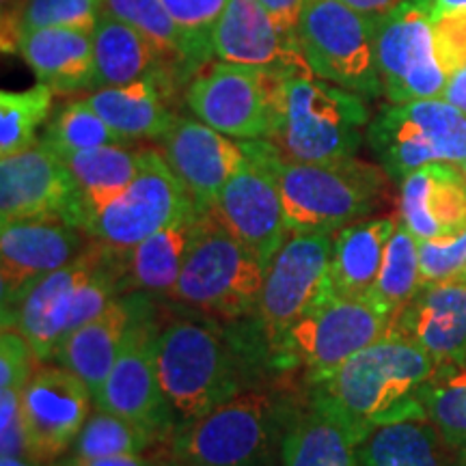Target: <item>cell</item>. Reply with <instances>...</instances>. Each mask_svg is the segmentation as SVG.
<instances>
[{"label": "cell", "mask_w": 466, "mask_h": 466, "mask_svg": "<svg viewBox=\"0 0 466 466\" xmlns=\"http://www.w3.org/2000/svg\"><path fill=\"white\" fill-rule=\"evenodd\" d=\"M264 156L275 175L291 233H337L382 208L389 175L380 165L354 158L333 162L289 160L272 141Z\"/></svg>", "instance_id": "5"}, {"label": "cell", "mask_w": 466, "mask_h": 466, "mask_svg": "<svg viewBox=\"0 0 466 466\" xmlns=\"http://www.w3.org/2000/svg\"><path fill=\"white\" fill-rule=\"evenodd\" d=\"M55 91L37 83L26 91L0 93V158L37 143V130L48 121Z\"/></svg>", "instance_id": "37"}, {"label": "cell", "mask_w": 466, "mask_h": 466, "mask_svg": "<svg viewBox=\"0 0 466 466\" xmlns=\"http://www.w3.org/2000/svg\"><path fill=\"white\" fill-rule=\"evenodd\" d=\"M218 61L258 67L281 76L313 74L299 35L277 25L259 0H229L212 31Z\"/></svg>", "instance_id": "20"}, {"label": "cell", "mask_w": 466, "mask_h": 466, "mask_svg": "<svg viewBox=\"0 0 466 466\" xmlns=\"http://www.w3.org/2000/svg\"><path fill=\"white\" fill-rule=\"evenodd\" d=\"M299 42L318 78L365 100L384 96L376 58V20L341 0H307L299 17Z\"/></svg>", "instance_id": "10"}, {"label": "cell", "mask_w": 466, "mask_h": 466, "mask_svg": "<svg viewBox=\"0 0 466 466\" xmlns=\"http://www.w3.org/2000/svg\"><path fill=\"white\" fill-rule=\"evenodd\" d=\"M264 279L266 266L258 255L206 212L188 259L165 299L220 322H242L258 311Z\"/></svg>", "instance_id": "7"}, {"label": "cell", "mask_w": 466, "mask_h": 466, "mask_svg": "<svg viewBox=\"0 0 466 466\" xmlns=\"http://www.w3.org/2000/svg\"><path fill=\"white\" fill-rule=\"evenodd\" d=\"M456 281H462V283H466V266H464V270L460 272V277L456 279Z\"/></svg>", "instance_id": "52"}, {"label": "cell", "mask_w": 466, "mask_h": 466, "mask_svg": "<svg viewBox=\"0 0 466 466\" xmlns=\"http://www.w3.org/2000/svg\"><path fill=\"white\" fill-rule=\"evenodd\" d=\"M285 78L288 76L217 58L190 80L184 102L197 119L227 137L272 141Z\"/></svg>", "instance_id": "11"}, {"label": "cell", "mask_w": 466, "mask_h": 466, "mask_svg": "<svg viewBox=\"0 0 466 466\" xmlns=\"http://www.w3.org/2000/svg\"><path fill=\"white\" fill-rule=\"evenodd\" d=\"M28 456L50 464L72 451L96 406L93 393L74 371L58 363L37 365L20 391Z\"/></svg>", "instance_id": "17"}, {"label": "cell", "mask_w": 466, "mask_h": 466, "mask_svg": "<svg viewBox=\"0 0 466 466\" xmlns=\"http://www.w3.org/2000/svg\"><path fill=\"white\" fill-rule=\"evenodd\" d=\"M425 419L453 458L466 456V359L436 365L421 391Z\"/></svg>", "instance_id": "34"}, {"label": "cell", "mask_w": 466, "mask_h": 466, "mask_svg": "<svg viewBox=\"0 0 466 466\" xmlns=\"http://www.w3.org/2000/svg\"><path fill=\"white\" fill-rule=\"evenodd\" d=\"M121 294H126V250L93 240L74 261L28 291L7 329L26 337L39 365L52 363L61 341Z\"/></svg>", "instance_id": "4"}, {"label": "cell", "mask_w": 466, "mask_h": 466, "mask_svg": "<svg viewBox=\"0 0 466 466\" xmlns=\"http://www.w3.org/2000/svg\"><path fill=\"white\" fill-rule=\"evenodd\" d=\"M156 360L177 425L255 387L261 374L272 370L268 350L250 319L220 322L197 311L195 316L179 313L160 322Z\"/></svg>", "instance_id": "1"}, {"label": "cell", "mask_w": 466, "mask_h": 466, "mask_svg": "<svg viewBox=\"0 0 466 466\" xmlns=\"http://www.w3.org/2000/svg\"><path fill=\"white\" fill-rule=\"evenodd\" d=\"M203 220L206 212L201 208H192L147 240L126 250V294L145 291L165 299L188 259Z\"/></svg>", "instance_id": "28"}, {"label": "cell", "mask_w": 466, "mask_h": 466, "mask_svg": "<svg viewBox=\"0 0 466 466\" xmlns=\"http://www.w3.org/2000/svg\"><path fill=\"white\" fill-rule=\"evenodd\" d=\"M466 266V229L453 236L419 240V283L456 281Z\"/></svg>", "instance_id": "41"}, {"label": "cell", "mask_w": 466, "mask_h": 466, "mask_svg": "<svg viewBox=\"0 0 466 466\" xmlns=\"http://www.w3.org/2000/svg\"><path fill=\"white\" fill-rule=\"evenodd\" d=\"M419 283V240L398 223L391 240L384 250L380 272L371 288L370 299L380 307L387 316H395L412 296L417 294Z\"/></svg>", "instance_id": "36"}, {"label": "cell", "mask_w": 466, "mask_h": 466, "mask_svg": "<svg viewBox=\"0 0 466 466\" xmlns=\"http://www.w3.org/2000/svg\"><path fill=\"white\" fill-rule=\"evenodd\" d=\"M277 466H359V442L324 408L307 404L291 419L277 451Z\"/></svg>", "instance_id": "30"}, {"label": "cell", "mask_w": 466, "mask_h": 466, "mask_svg": "<svg viewBox=\"0 0 466 466\" xmlns=\"http://www.w3.org/2000/svg\"><path fill=\"white\" fill-rule=\"evenodd\" d=\"M42 141L56 154L102 147V145H132L91 108L86 97L63 104L50 116Z\"/></svg>", "instance_id": "38"}, {"label": "cell", "mask_w": 466, "mask_h": 466, "mask_svg": "<svg viewBox=\"0 0 466 466\" xmlns=\"http://www.w3.org/2000/svg\"><path fill=\"white\" fill-rule=\"evenodd\" d=\"M0 466H46L35 462L31 458H11V456H3L0 458Z\"/></svg>", "instance_id": "50"}, {"label": "cell", "mask_w": 466, "mask_h": 466, "mask_svg": "<svg viewBox=\"0 0 466 466\" xmlns=\"http://www.w3.org/2000/svg\"><path fill=\"white\" fill-rule=\"evenodd\" d=\"M0 451L11 458H31L20 391L15 389H0Z\"/></svg>", "instance_id": "44"}, {"label": "cell", "mask_w": 466, "mask_h": 466, "mask_svg": "<svg viewBox=\"0 0 466 466\" xmlns=\"http://www.w3.org/2000/svg\"><path fill=\"white\" fill-rule=\"evenodd\" d=\"M259 3L268 9V14L275 17L279 26L285 28L288 33H296L300 11L307 0H259Z\"/></svg>", "instance_id": "46"}, {"label": "cell", "mask_w": 466, "mask_h": 466, "mask_svg": "<svg viewBox=\"0 0 466 466\" xmlns=\"http://www.w3.org/2000/svg\"><path fill=\"white\" fill-rule=\"evenodd\" d=\"M158 311L137 326L93 401L100 410L130 419L168 442L177 421L158 376Z\"/></svg>", "instance_id": "19"}, {"label": "cell", "mask_w": 466, "mask_h": 466, "mask_svg": "<svg viewBox=\"0 0 466 466\" xmlns=\"http://www.w3.org/2000/svg\"><path fill=\"white\" fill-rule=\"evenodd\" d=\"M104 11L145 35L158 50L175 78L179 80V85L184 86V91L190 80L203 69L186 35L179 31V26L175 25L160 0H104Z\"/></svg>", "instance_id": "33"}, {"label": "cell", "mask_w": 466, "mask_h": 466, "mask_svg": "<svg viewBox=\"0 0 466 466\" xmlns=\"http://www.w3.org/2000/svg\"><path fill=\"white\" fill-rule=\"evenodd\" d=\"M370 121L365 97L316 74L288 76L272 143L285 158L299 162L354 158Z\"/></svg>", "instance_id": "6"}, {"label": "cell", "mask_w": 466, "mask_h": 466, "mask_svg": "<svg viewBox=\"0 0 466 466\" xmlns=\"http://www.w3.org/2000/svg\"><path fill=\"white\" fill-rule=\"evenodd\" d=\"M67 462L74 466H175V462L168 456V450L158 453H127V456H113V458H100V460H78L67 458Z\"/></svg>", "instance_id": "45"}, {"label": "cell", "mask_w": 466, "mask_h": 466, "mask_svg": "<svg viewBox=\"0 0 466 466\" xmlns=\"http://www.w3.org/2000/svg\"><path fill=\"white\" fill-rule=\"evenodd\" d=\"M333 238L335 233H291L268 264L258 311L250 318L266 350L302 316L333 296Z\"/></svg>", "instance_id": "13"}, {"label": "cell", "mask_w": 466, "mask_h": 466, "mask_svg": "<svg viewBox=\"0 0 466 466\" xmlns=\"http://www.w3.org/2000/svg\"><path fill=\"white\" fill-rule=\"evenodd\" d=\"M430 7H432V14H439V11L466 7V0H430Z\"/></svg>", "instance_id": "49"}, {"label": "cell", "mask_w": 466, "mask_h": 466, "mask_svg": "<svg viewBox=\"0 0 466 466\" xmlns=\"http://www.w3.org/2000/svg\"><path fill=\"white\" fill-rule=\"evenodd\" d=\"M374 20L384 97L393 104L442 97L450 78L434 55L430 0H406Z\"/></svg>", "instance_id": "14"}, {"label": "cell", "mask_w": 466, "mask_h": 466, "mask_svg": "<svg viewBox=\"0 0 466 466\" xmlns=\"http://www.w3.org/2000/svg\"><path fill=\"white\" fill-rule=\"evenodd\" d=\"M192 208L199 206L162 151L147 147L141 149V168L130 186L106 206L86 212L78 227L96 242L130 250Z\"/></svg>", "instance_id": "12"}, {"label": "cell", "mask_w": 466, "mask_h": 466, "mask_svg": "<svg viewBox=\"0 0 466 466\" xmlns=\"http://www.w3.org/2000/svg\"><path fill=\"white\" fill-rule=\"evenodd\" d=\"M173 89L160 78L91 91L86 102L127 143L158 141L173 126Z\"/></svg>", "instance_id": "27"}, {"label": "cell", "mask_w": 466, "mask_h": 466, "mask_svg": "<svg viewBox=\"0 0 466 466\" xmlns=\"http://www.w3.org/2000/svg\"><path fill=\"white\" fill-rule=\"evenodd\" d=\"M450 458L428 419L382 425L359 445V466H451Z\"/></svg>", "instance_id": "32"}, {"label": "cell", "mask_w": 466, "mask_h": 466, "mask_svg": "<svg viewBox=\"0 0 466 466\" xmlns=\"http://www.w3.org/2000/svg\"><path fill=\"white\" fill-rule=\"evenodd\" d=\"M93 238L66 220H14L0 229V311L3 329L35 285L89 248Z\"/></svg>", "instance_id": "16"}, {"label": "cell", "mask_w": 466, "mask_h": 466, "mask_svg": "<svg viewBox=\"0 0 466 466\" xmlns=\"http://www.w3.org/2000/svg\"><path fill=\"white\" fill-rule=\"evenodd\" d=\"M341 3H346L348 7L360 11V14L376 17L395 9L398 5L406 3V0H341Z\"/></svg>", "instance_id": "48"}, {"label": "cell", "mask_w": 466, "mask_h": 466, "mask_svg": "<svg viewBox=\"0 0 466 466\" xmlns=\"http://www.w3.org/2000/svg\"><path fill=\"white\" fill-rule=\"evenodd\" d=\"M35 365V352L26 337L17 329H3L0 335V389H15L22 391V387L37 370Z\"/></svg>", "instance_id": "43"}, {"label": "cell", "mask_w": 466, "mask_h": 466, "mask_svg": "<svg viewBox=\"0 0 466 466\" xmlns=\"http://www.w3.org/2000/svg\"><path fill=\"white\" fill-rule=\"evenodd\" d=\"M417 240L466 229V175L460 165L432 162L400 182V217Z\"/></svg>", "instance_id": "24"}, {"label": "cell", "mask_w": 466, "mask_h": 466, "mask_svg": "<svg viewBox=\"0 0 466 466\" xmlns=\"http://www.w3.org/2000/svg\"><path fill=\"white\" fill-rule=\"evenodd\" d=\"M179 31L186 35L197 61L203 67L212 63V31L229 0H160Z\"/></svg>", "instance_id": "39"}, {"label": "cell", "mask_w": 466, "mask_h": 466, "mask_svg": "<svg viewBox=\"0 0 466 466\" xmlns=\"http://www.w3.org/2000/svg\"><path fill=\"white\" fill-rule=\"evenodd\" d=\"M158 434L130 419L113 415V412L96 410L86 419L85 428L80 430L78 439L72 447V456L78 460H100L113 456H127V453H145L156 447H167Z\"/></svg>", "instance_id": "35"}, {"label": "cell", "mask_w": 466, "mask_h": 466, "mask_svg": "<svg viewBox=\"0 0 466 466\" xmlns=\"http://www.w3.org/2000/svg\"><path fill=\"white\" fill-rule=\"evenodd\" d=\"M453 466H466V456L464 458H453Z\"/></svg>", "instance_id": "51"}, {"label": "cell", "mask_w": 466, "mask_h": 466, "mask_svg": "<svg viewBox=\"0 0 466 466\" xmlns=\"http://www.w3.org/2000/svg\"><path fill=\"white\" fill-rule=\"evenodd\" d=\"M104 14V0H26L20 33L31 28H83L93 31Z\"/></svg>", "instance_id": "40"}, {"label": "cell", "mask_w": 466, "mask_h": 466, "mask_svg": "<svg viewBox=\"0 0 466 466\" xmlns=\"http://www.w3.org/2000/svg\"><path fill=\"white\" fill-rule=\"evenodd\" d=\"M432 44L447 78L466 67V7L432 14Z\"/></svg>", "instance_id": "42"}, {"label": "cell", "mask_w": 466, "mask_h": 466, "mask_svg": "<svg viewBox=\"0 0 466 466\" xmlns=\"http://www.w3.org/2000/svg\"><path fill=\"white\" fill-rule=\"evenodd\" d=\"M389 333L415 343L436 365L466 359V283L419 288L391 318Z\"/></svg>", "instance_id": "23"}, {"label": "cell", "mask_w": 466, "mask_h": 466, "mask_svg": "<svg viewBox=\"0 0 466 466\" xmlns=\"http://www.w3.org/2000/svg\"><path fill=\"white\" fill-rule=\"evenodd\" d=\"M434 370L421 348L387 330L333 374L309 382L307 398L339 419L360 445L382 425L425 419L421 391Z\"/></svg>", "instance_id": "2"}, {"label": "cell", "mask_w": 466, "mask_h": 466, "mask_svg": "<svg viewBox=\"0 0 466 466\" xmlns=\"http://www.w3.org/2000/svg\"><path fill=\"white\" fill-rule=\"evenodd\" d=\"M14 220H66L78 227V186L61 156L42 138L0 158V223Z\"/></svg>", "instance_id": "18"}, {"label": "cell", "mask_w": 466, "mask_h": 466, "mask_svg": "<svg viewBox=\"0 0 466 466\" xmlns=\"http://www.w3.org/2000/svg\"><path fill=\"white\" fill-rule=\"evenodd\" d=\"M307 404L285 387L255 384L206 415L179 423L168 439L175 466H268L299 410Z\"/></svg>", "instance_id": "3"}, {"label": "cell", "mask_w": 466, "mask_h": 466, "mask_svg": "<svg viewBox=\"0 0 466 466\" xmlns=\"http://www.w3.org/2000/svg\"><path fill=\"white\" fill-rule=\"evenodd\" d=\"M460 168H462V171H464V175H466V160L462 162V165H460Z\"/></svg>", "instance_id": "54"}, {"label": "cell", "mask_w": 466, "mask_h": 466, "mask_svg": "<svg viewBox=\"0 0 466 466\" xmlns=\"http://www.w3.org/2000/svg\"><path fill=\"white\" fill-rule=\"evenodd\" d=\"M58 156L78 186L80 220L124 192L141 168V149H130V145H102Z\"/></svg>", "instance_id": "31"}, {"label": "cell", "mask_w": 466, "mask_h": 466, "mask_svg": "<svg viewBox=\"0 0 466 466\" xmlns=\"http://www.w3.org/2000/svg\"><path fill=\"white\" fill-rule=\"evenodd\" d=\"M442 100L453 104V106L466 115V67H462L447 80L445 91H442Z\"/></svg>", "instance_id": "47"}, {"label": "cell", "mask_w": 466, "mask_h": 466, "mask_svg": "<svg viewBox=\"0 0 466 466\" xmlns=\"http://www.w3.org/2000/svg\"><path fill=\"white\" fill-rule=\"evenodd\" d=\"M398 223L391 217L363 218L335 233L330 250V288L335 296L370 299Z\"/></svg>", "instance_id": "29"}, {"label": "cell", "mask_w": 466, "mask_h": 466, "mask_svg": "<svg viewBox=\"0 0 466 466\" xmlns=\"http://www.w3.org/2000/svg\"><path fill=\"white\" fill-rule=\"evenodd\" d=\"M15 55L33 69L37 83L58 96L91 91L93 31L63 26L22 31Z\"/></svg>", "instance_id": "26"}, {"label": "cell", "mask_w": 466, "mask_h": 466, "mask_svg": "<svg viewBox=\"0 0 466 466\" xmlns=\"http://www.w3.org/2000/svg\"><path fill=\"white\" fill-rule=\"evenodd\" d=\"M145 78H160L173 91L182 89L154 44L127 22L104 11L93 28L91 91L132 85Z\"/></svg>", "instance_id": "25"}, {"label": "cell", "mask_w": 466, "mask_h": 466, "mask_svg": "<svg viewBox=\"0 0 466 466\" xmlns=\"http://www.w3.org/2000/svg\"><path fill=\"white\" fill-rule=\"evenodd\" d=\"M56 466H74V464L67 462V460H66V462H61V464H56Z\"/></svg>", "instance_id": "53"}, {"label": "cell", "mask_w": 466, "mask_h": 466, "mask_svg": "<svg viewBox=\"0 0 466 466\" xmlns=\"http://www.w3.org/2000/svg\"><path fill=\"white\" fill-rule=\"evenodd\" d=\"M244 147L247 162L231 175L208 212L268 268L291 231L281 190L264 156L266 138L244 141Z\"/></svg>", "instance_id": "15"}, {"label": "cell", "mask_w": 466, "mask_h": 466, "mask_svg": "<svg viewBox=\"0 0 466 466\" xmlns=\"http://www.w3.org/2000/svg\"><path fill=\"white\" fill-rule=\"evenodd\" d=\"M384 173L401 182L432 162L466 160V115L442 97L387 104L365 134Z\"/></svg>", "instance_id": "9"}, {"label": "cell", "mask_w": 466, "mask_h": 466, "mask_svg": "<svg viewBox=\"0 0 466 466\" xmlns=\"http://www.w3.org/2000/svg\"><path fill=\"white\" fill-rule=\"evenodd\" d=\"M158 143L167 165L203 212L217 203L231 175L247 162L244 141L214 130L197 116H175Z\"/></svg>", "instance_id": "21"}, {"label": "cell", "mask_w": 466, "mask_h": 466, "mask_svg": "<svg viewBox=\"0 0 466 466\" xmlns=\"http://www.w3.org/2000/svg\"><path fill=\"white\" fill-rule=\"evenodd\" d=\"M389 324L391 316L371 300L333 294L272 343V370H302L307 384L316 382L387 335Z\"/></svg>", "instance_id": "8"}, {"label": "cell", "mask_w": 466, "mask_h": 466, "mask_svg": "<svg viewBox=\"0 0 466 466\" xmlns=\"http://www.w3.org/2000/svg\"><path fill=\"white\" fill-rule=\"evenodd\" d=\"M154 313L156 305L151 294H145V291L121 294L100 316L89 319L66 337L56 348L52 363L74 371L96 398L137 326Z\"/></svg>", "instance_id": "22"}]
</instances>
